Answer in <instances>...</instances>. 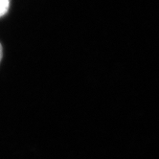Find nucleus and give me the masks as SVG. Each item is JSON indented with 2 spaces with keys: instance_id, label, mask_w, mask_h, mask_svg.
I'll list each match as a JSON object with an SVG mask.
<instances>
[{
  "instance_id": "2",
  "label": "nucleus",
  "mask_w": 159,
  "mask_h": 159,
  "mask_svg": "<svg viewBox=\"0 0 159 159\" xmlns=\"http://www.w3.org/2000/svg\"><path fill=\"white\" fill-rule=\"evenodd\" d=\"M2 57H3V49H2V45L0 43V61L2 60Z\"/></svg>"
},
{
  "instance_id": "1",
  "label": "nucleus",
  "mask_w": 159,
  "mask_h": 159,
  "mask_svg": "<svg viewBox=\"0 0 159 159\" xmlns=\"http://www.w3.org/2000/svg\"><path fill=\"white\" fill-rule=\"evenodd\" d=\"M10 9V0H0V17H3Z\"/></svg>"
}]
</instances>
